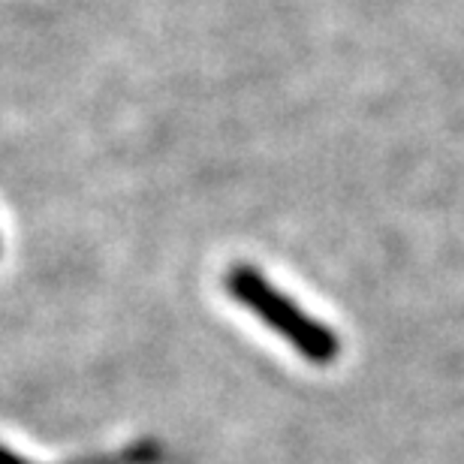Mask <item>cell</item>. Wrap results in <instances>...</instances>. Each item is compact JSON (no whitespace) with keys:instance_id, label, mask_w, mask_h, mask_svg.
Segmentation results:
<instances>
[{"instance_id":"obj_1","label":"cell","mask_w":464,"mask_h":464,"mask_svg":"<svg viewBox=\"0 0 464 464\" xmlns=\"http://www.w3.org/2000/svg\"><path fill=\"white\" fill-rule=\"evenodd\" d=\"M224 286L241 308H247L259 323L277 332L311 365H332L338 359L341 338L335 335V329L314 320L302 304H295L290 295L277 290L259 268L250 263L229 266V272L224 275Z\"/></svg>"},{"instance_id":"obj_2","label":"cell","mask_w":464,"mask_h":464,"mask_svg":"<svg viewBox=\"0 0 464 464\" xmlns=\"http://www.w3.org/2000/svg\"><path fill=\"white\" fill-rule=\"evenodd\" d=\"M0 464H36L22 459L18 452L0 447ZM61 464H160V447L151 440L133 443V447H124L118 452H103V456H85V459H70Z\"/></svg>"}]
</instances>
